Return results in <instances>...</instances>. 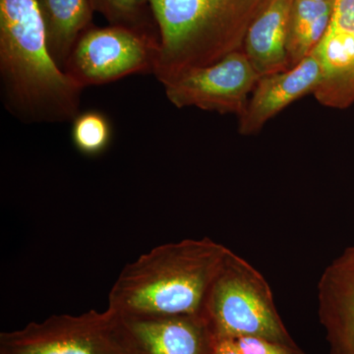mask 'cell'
<instances>
[{"label":"cell","mask_w":354,"mask_h":354,"mask_svg":"<svg viewBox=\"0 0 354 354\" xmlns=\"http://www.w3.org/2000/svg\"><path fill=\"white\" fill-rule=\"evenodd\" d=\"M242 354H304L297 346L279 344L257 337H239L234 339Z\"/></svg>","instance_id":"cell-17"},{"label":"cell","mask_w":354,"mask_h":354,"mask_svg":"<svg viewBox=\"0 0 354 354\" xmlns=\"http://www.w3.org/2000/svg\"><path fill=\"white\" fill-rule=\"evenodd\" d=\"M314 51L324 71L316 99L330 108H348L354 102V0H335L329 29Z\"/></svg>","instance_id":"cell-8"},{"label":"cell","mask_w":354,"mask_h":354,"mask_svg":"<svg viewBox=\"0 0 354 354\" xmlns=\"http://www.w3.org/2000/svg\"><path fill=\"white\" fill-rule=\"evenodd\" d=\"M262 0H149L160 50L153 73L162 85L242 50Z\"/></svg>","instance_id":"cell-3"},{"label":"cell","mask_w":354,"mask_h":354,"mask_svg":"<svg viewBox=\"0 0 354 354\" xmlns=\"http://www.w3.org/2000/svg\"><path fill=\"white\" fill-rule=\"evenodd\" d=\"M90 2L94 11L101 13L111 26H122L158 35L150 29L146 19L147 8L150 9L149 0H90Z\"/></svg>","instance_id":"cell-16"},{"label":"cell","mask_w":354,"mask_h":354,"mask_svg":"<svg viewBox=\"0 0 354 354\" xmlns=\"http://www.w3.org/2000/svg\"><path fill=\"white\" fill-rule=\"evenodd\" d=\"M158 36L122 26L88 29L67 60L64 71L80 87L102 85L140 72L157 62Z\"/></svg>","instance_id":"cell-6"},{"label":"cell","mask_w":354,"mask_h":354,"mask_svg":"<svg viewBox=\"0 0 354 354\" xmlns=\"http://www.w3.org/2000/svg\"><path fill=\"white\" fill-rule=\"evenodd\" d=\"M259 79L245 53L239 50L215 64L188 70L164 86L177 109L195 106L241 118Z\"/></svg>","instance_id":"cell-7"},{"label":"cell","mask_w":354,"mask_h":354,"mask_svg":"<svg viewBox=\"0 0 354 354\" xmlns=\"http://www.w3.org/2000/svg\"><path fill=\"white\" fill-rule=\"evenodd\" d=\"M213 354H242L234 339H216Z\"/></svg>","instance_id":"cell-18"},{"label":"cell","mask_w":354,"mask_h":354,"mask_svg":"<svg viewBox=\"0 0 354 354\" xmlns=\"http://www.w3.org/2000/svg\"><path fill=\"white\" fill-rule=\"evenodd\" d=\"M335 1L293 0L288 23L286 53L290 68L308 57L329 29Z\"/></svg>","instance_id":"cell-14"},{"label":"cell","mask_w":354,"mask_h":354,"mask_svg":"<svg viewBox=\"0 0 354 354\" xmlns=\"http://www.w3.org/2000/svg\"><path fill=\"white\" fill-rule=\"evenodd\" d=\"M0 73L7 104L23 120L78 116L83 88L51 57L37 0H0Z\"/></svg>","instance_id":"cell-1"},{"label":"cell","mask_w":354,"mask_h":354,"mask_svg":"<svg viewBox=\"0 0 354 354\" xmlns=\"http://www.w3.org/2000/svg\"><path fill=\"white\" fill-rule=\"evenodd\" d=\"M111 130L108 120L95 111L81 114L74 120L72 138L81 153L99 155L111 142Z\"/></svg>","instance_id":"cell-15"},{"label":"cell","mask_w":354,"mask_h":354,"mask_svg":"<svg viewBox=\"0 0 354 354\" xmlns=\"http://www.w3.org/2000/svg\"><path fill=\"white\" fill-rule=\"evenodd\" d=\"M317 301L330 354H354V245L324 270Z\"/></svg>","instance_id":"cell-10"},{"label":"cell","mask_w":354,"mask_h":354,"mask_svg":"<svg viewBox=\"0 0 354 354\" xmlns=\"http://www.w3.org/2000/svg\"><path fill=\"white\" fill-rule=\"evenodd\" d=\"M0 354H140L120 314L109 308L53 315L0 335Z\"/></svg>","instance_id":"cell-5"},{"label":"cell","mask_w":354,"mask_h":354,"mask_svg":"<svg viewBox=\"0 0 354 354\" xmlns=\"http://www.w3.org/2000/svg\"><path fill=\"white\" fill-rule=\"evenodd\" d=\"M323 81L322 64L314 50L293 68L261 77L245 111L239 118V133L259 132L286 106L304 95L314 94Z\"/></svg>","instance_id":"cell-9"},{"label":"cell","mask_w":354,"mask_h":354,"mask_svg":"<svg viewBox=\"0 0 354 354\" xmlns=\"http://www.w3.org/2000/svg\"><path fill=\"white\" fill-rule=\"evenodd\" d=\"M140 354H213L216 337L200 315L121 316Z\"/></svg>","instance_id":"cell-11"},{"label":"cell","mask_w":354,"mask_h":354,"mask_svg":"<svg viewBox=\"0 0 354 354\" xmlns=\"http://www.w3.org/2000/svg\"><path fill=\"white\" fill-rule=\"evenodd\" d=\"M202 316L216 339L257 337L297 346L263 274L228 249L207 295Z\"/></svg>","instance_id":"cell-4"},{"label":"cell","mask_w":354,"mask_h":354,"mask_svg":"<svg viewBox=\"0 0 354 354\" xmlns=\"http://www.w3.org/2000/svg\"><path fill=\"white\" fill-rule=\"evenodd\" d=\"M51 57L64 70L67 60L92 21L90 0H37Z\"/></svg>","instance_id":"cell-13"},{"label":"cell","mask_w":354,"mask_h":354,"mask_svg":"<svg viewBox=\"0 0 354 354\" xmlns=\"http://www.w3.org/2000/svg\"><path fill=\"white\" fill-rule=\"evenodd\" d=\"M293 0H262L244 37L242 50L261 77L290 69L286 53Z\"/></svg>","instance_id":"cell-12"},{"label":"cell","mask_w":354,"mask_h":354,"mask_svg":"<svg viewBox=\"0 0 354 354\" xmlns=\"http://www.w3.org/2000/svg\"><path fill=\"white\" fill-rule=\"evenodd\" d=\"M228 249L209 237L155 247L123 268L109 308L120 316H202Z\"/></svg>","instance_id":"cell-2"}]
</instances>
